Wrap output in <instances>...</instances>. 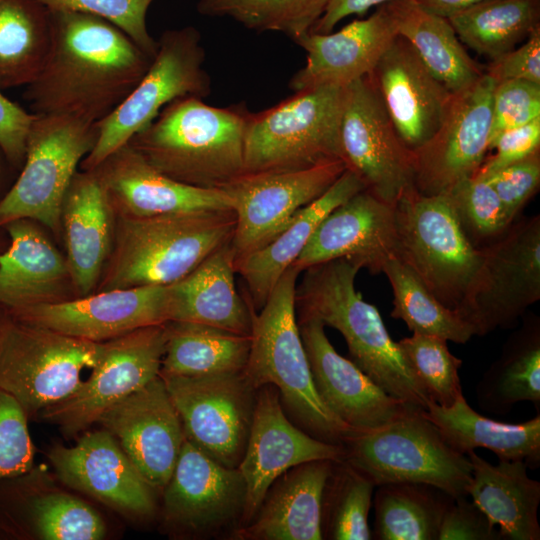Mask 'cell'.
I'll return each mask as SVG.
<instances>
[{"instance_id": "cell-1", "label": "cell", "mask_w": 540, "mask_h": 540, "mask_svg": "<svg viewBox=\"0 0 540 540\" xmlns=\"http://www.w3.org/2000/svg\"><path fill=\"white\" fill-rule=\"evenodd\" d=\"M51 21L47 57L23 97L33 114L98 123L125 100L153 58L100 17L51 11Z\"/></svg>"}, {"instance_id": "cell-2", "label": "cell", "mask_w": 540, "mask_h": 540, "mask_svg": "<svg viewBox=\"0 0 540 540\" xmlns=\"http://www.w3.org/2000/svg\"><path fill=\"white\" fill-rule=\"evenodd\" d=\"M361 266L340 258L305 269L296 286L299 316H311L338 330L350 360L386 393L425 410L432 402L398 342L389 335L378 309L355 289Z\"/></svg>"}, {"instance_id": "cell-3", "label": "cell", "mask_w": 540, "mask_h": 540, "mask_svg": "<svg viewBox=\"0 0 540 540\" xmlns=\"http://www.w3.org/2000/svg\"><path fill=\"white\" fill-rule=\"evenodd\" d=\"M249 111L187 96L167 104L128 142L150 165L191 186L224 189L244 174Z\"/></svg>"}, {"instance_id": "cell-4", "label": "cell", "mask_w": 540, "mask_h": 540, "mask_svg": "<svg viewBox=\"0 0 540 540\" xmlns=\"http://www.w3.org/2000/svg\"><path fill=\"white\" fill-rule=\"evenodd\" d=\"M233 210L116 217L111 254L94 292L169 285L231 242Z\"/></svg>"}, {"instance_id": "cell-5", "label": "cell", "mask_w": 540, "mask_h": 540, "mask_svg": "<svg viewBox=\"0 0 540 540\" xmlns=\"http://www.w3.org/2000/svg\"><path fill=\"white\" fill-rule=\"evenodd\" d=\"M301 272L291 265L254 314L244 373L258 389L273 385L290 420L311 436L341 445L353 430L322 402L314 386L296 318Z\"/></svg>"}, {"instance_id": "cell-6", "label": "cell", "mask_w": 540, "mask_h": 540, "mask_svg": "<svg viewBox=\"0 0 540 540\" xmlns=\"http://www.w3.org/2000/svg\"><path fill=\"white\" fill-rule=\"evenodd\" d=\"M341 445L343 459L375 486L418 483L453 498L468 496L472 477L469 458L446 442L422 410L410 407L382 426L353 431Z\"/></svg>"}, {"instance_id": "cell-7", "label": "cell", "mask_w": 540, "mask_h": 540, "mask_svg": "<svg viewBox=\"0 0 540 540\" xmlns=\"http://www.w3.org/2000/svg\"><path fill=\"white\" fill-rule=\"evenodd\" d=\"M344 88L299 92L258 113H249L244 174L292 171L344 160L340 127Z\"/></svg>"}, {"instance_id": "cell-8", "label": "cell", "mask_w": 540, "mask_h": 540, "mask_svg": "<svg viewBox=\"0 0 540 540\" xmlns=\"http://www.w3.org/2000/svg\"><path fill=\"white\" fill-rule=\"evenodd\" d=\"M394 213L396 258L440 303L461 315L481 250L467 238L448 196L423 195L411 186L394 205Z\"/></svg>"}, {"instance_id": "cell-9", "label": "cell", "mask_w": 540, "mask_h": 540, "mask_svg": "<svg viewBox=\"0 0 540 540\" xmlns=\"http://www.w3.org/2000/svg\"><path fill=\"white\" fill-rule=\"evenodd\" d=\"M103 342L75 338L23 322L0 311V389L11 395L27 416L72 395L92 369Z\"/></svg>"}, {"instance_id": "cell-10", "label": "cell", "mask_w": 540, "mask_h": 540, "mask_svg": "<svg viewBox=\"0 0 540 540\" xmlns=\"http://www.w3.org/2000/svg\"><path fill=\"white\" fill-rule=\"evenodd\" d=\"M97 136V123L67 115H36L24 163L0 200V228L29 219L59 234L65 194Z\"/></svg>"}, {"instance_id": "cell-11", "label": "cell", "mask_w": 540, "mask_h": 540, "mask_svg": "<svg viewBox=\"0 0 540 540\" xmlns=\"http://www.w3.org/2000/svg\"><path fill=\"white\" fill-rule=\"evenodd\" d=\"M157 43L156 55L142 79L112 113L97 123V140L82 160L81 170L95 168L127 144L172 101L187 96L203 99L211 93V80L203 67L205 50L195 27L166 30Z\"/></svg>"}, {"instance_id": "cell-12", "label": "cell", "mask_w": 540, "mask_h": 540, "mask_svg": "<svg viewBox=\"0 0 540 540\" xmlns=\"http://www.w3.org/2000/svg\"><path fill=\"white\" fill-rule=\"evenodd\" d=\"M480 250V265L461 315L475 335L483 336L512 327L540 299V216L512 222Z\"/></svg>"}, {"instance_id": "cell-13", "label": "cell", "mask_w": 540, "mask_h": 540, "mask_svg": "<svg viewBox=\"0 0 540 540\" xmlns=\"http://www.w3.org/2000/svg\"><path fill=\"white\" fill-rule=\"evenodd\" d=\"M160 377L178 411L185 438L218 463L238 468L257 397V388L244 371Z\"/></svg>"}, {"instance_id": "cell-14", "label": "cell", "mask_w": 540, "mask_h": 540, "mask_svg": "<svg viewBox=\"0 0 540 540\" xmlns=\"http://www.w3.org/2000/svg\"><path fill=\"white\" fill-rule=\"evenodd\" d=\"M340 137L347 168L378 199L394 206L414 186L413 153L368 76L344 87Z\"/></svg>"}, {"instance_id": "cell-15", "label": "cell", "mask_w": 540, "mask_h": 540, "mask_svg": "<svg viewBox=\"0 0 540 540\" xmlns=\"http://www.w3.org/2000/svg\"><path fill=\"white\" fill-rule=\"evenodd\" d=\"M165 341L164 323L103 342L89 377L72 395L40 415L67 436L88 428L106 409L159 376Z\"/></svg>"}, {"instance_id": "cell-16", "label": "cell", "mask_w": 540, "mask_h": 540, "mask_svg": "<svg viewBox=\"0 0 540 540\" xmlns=\"http://www.w3.org/2000/svg\"><path fill=\"white\" fill-rule=\"evenodd\" d=\"M347 169L343 160L309 168L243 174L223 190L233 200L235 261L267 245Z\"/></svg>"}, {"instance_id": "cell-17", "label": "cell", "mask_w": 540, "mask_h": 540, "mask_svg": "<svg viewBox=\"0 0 540 540\" xmlns=\"http://www.w3.org/2000/svg\"><path fill=\"white\" fill-rule=\"evenodd\" d=\"M246 485L238 468L226 467L186 438L163 489V520L175 534L215 537L239 528ZM231 535V536H232Z\"/></svg>"}, {"instance_id": "cell-18", "label": "cell", "mask_w": 540, "mask_h": 540, "mask_svg": "<svg viewBox=\"0 0 540 540\" xmlns=\"http://www.w3.org/2000/svg\"><path fill=\"white\" fill-rule=\"evenodd\" d=\"M494 86L484 73L470 87L453 93L440 127L412 151L418 192L443 194L478 172L489 150Z\"/></svg>"}, {"instance_id": "cell-19", "label": "cell", "mask_w": 540, "mask_h": 540, "mask_svg": "<svg viewBox=\"0 0 540 540\" xmlns=\"http://www.w3.org/2000/svg\"><path fill=\"white\" fill-rule=\"evenodd\" d=\"M343 456L342 445L321 441L290 420L276 387H259L245 452L238 466L246 485L239 528L253 519L269 487L288 469L312 460H341Z\"/></svg>"}, {"instance_id": "cell-20", "label": "cell", "mask_w": 540, "mask_h": 540, "mask_svg": "<svg viewBox=\"0 0 540 540\" xmlns=\"http://www.w3.org/2000/svg\"><path fill=\"white\" fill-rule=\"evenodd\" d=\"M169 285L93 292L8 315L75 338L105 342L143 327L168 322Z\"/></svg>"}, {"instance_id": "cell-21", "label": "cell", "mask_w": 540, "mask_h": 540, "mask_svg": "<svg viewBox=\"0 0 540 540\" xmlns=\"http://www.w3.org/2000/svg\"><path fill=\"white\" fill-rule=\"evenodd\" d=\"M97 422L115 437L147 483L163 490L185 434L160 375L106 409Z\"/></svg>"}, {"instance_id": "cell-22", "label": "cell", "mask_w": 540, "mask_h": 540, "mask_svg": "<svg viewBox=\"0 0 540 540\" xmlns=\"http://www.w3.org/2000/svg\"><path fill=\"white\" fill-rule=\"evenodd\" d=\"M89 171L119 218L233 210V200L225 190L178 182L155 169L128 143Z\"/></svg>"}, {"instance_id": "cell-23", "label": "cell", "mask_w": 540, "mask_h": 540, "mask_svg": "<svg viewBox=\"0 0 540 540\" xmlns=\"http://www.w3.org/2000/svg\"><path fill=\"white\" fill-rule=\"evenodd\" d=\"M297 322L319 397L353 431L382 426L411 407L341 356L327 338L322 321L299 316Z\"/></svg>"}, {"instance_id": "cell-24", "label": "cell", "mask_w": 540, "mask_h": 540, "mask_svg": "<svg viewBox=\"0 0 540 540\" xmlns=\"http://www.w3.org/2000/svg\"><path fill=\"white\" fill-rule=\"evenodd\" d=\"M405 145L414 151L440 127L451 93L397 35L368 75Z\"/></svg>"}, {"instance_id": "cell-25", "label": "cell", "mask_w": 540, "mask_h": 540, "mask_svg": "<svg viewBox=\"0 0 540 540\" xmlns=\"http://www.w3.org/2000/svg\"><path fill=\"white\" fill-rule=\"evenodd\" d=\"M48 458L67 486L127 514L154 512L153 488L106 429L85 434L71 447L54 446Z\"/></svg>"}, {"instance_id": "cell-26", "label": "cell", "mask_w": 540, "mask_h": 540, "mask_svg": "<svg viewBox=\"0 0 540 540\" xmlns=\"http://www.w3.org/2000/svg\"><path fill=\"white\" fill-rule=\"evenodd\" d=\"M396 253L394 206L364 189L320 223L292 265L302 273L311 266L345 258L378 274Z\"/></svg>"}, {"instance_id": "cell-27", "label": "cell", "mask_w": 540, "mask_h": 540, "mask_svg": "<svg viewBox=\"0 0 540 540\" xmlns=\"http://www.w3.org/2000/svg\"><path fill=\"white\" fill-rule=\"evenodd\" d=\"M397 35L387 4L337 32L305 33L293 39L306 52V63L292 76L289 88L293 92L317 87L344 88L368 76Z\"/></svg>"}, {"instance_id": "cell-28", "label": "cell", "mask_w": 540, "mask_h": 540, "mask_svg": "<svg viewBox=\"0 0 540 540\" xmlns=\"http://www.w3.org/2000/svg\"><path fill=\"white\" fill-rule=\"evenodd\" d=\"M3 228L10 244L0 252V311L11 314L76 297L65 256L35 221L19 219Z\"/></svg>"}, {"instance_id": "cell-29", "label": "cell", "mask_w": 540, "mask_h": 540, "mask_svg": "<svg viewBox=\"0 0 540 540\" xmlns=\"http://www.w3.org/2000/svg\"><path fill=\"white\" fill-rule=\"evenodd\" d=\"M116 216L92 171H77L61 210L66 262L76 297L93 293L111 254Z\"/></svg>"}, {"instance_id": "cell-30", "label": "cell", "mask_w": 540, "mask_h": 540, "mask_svg": "<svg viewBox=\"0 0 540 540\" xmlns=\"http://www.w3.org/2000/svg\"><path fill=\"white\" fill-rule=\"evenodd\" d=\"M320 459L288 469L269 487L255 516L232 538L321 540L322 499L333 463Z\"/></svg>"}, {"instance_id": "cell-31", "label": "cell", "mask_w": 540, "mask_h": 540, "mask_svg": "<svg viewBox=\"0 0 540 540\" xmlns=\"http://www.w3.org/2000/svg\"><path fill=\"white\" fill-rule=\"evenodd\" d=\"M231 242L169 285V321L200 323L250 336L254 308L237 290Z\"/></svg>"}, {"instance_id": "cell-32", "label": "cell", "mask_w": 540, "mask_h": 540, "mask_svg": "<svg viewBox=\"0 0 540 540\" xmlns=\"http://www.w3.org/2000/svg\"><path fill=\"white\" fill-rule=\"evenodd\" d=\"M365 189L350 169L316 200L304 207L273 240L235 261V270L244 280L253 308L265 304L271 291L301 254L320 223L338 206Z\"/></svg>"}, {"instance_id": "cell-33", "label": "cell", "mask_w": 540, "mask_h": 540, "mask_svg": "<svg viewBox=\"0 0 540 540\" xmlns=\"http://www.w3.org/2000/svg\"><path fill=\"white\" fill-rule=\"evenodd\" d=\"M472 467L468 495L504 540H539L540 482L527 474L523 460L498 459L494 465L474 450L466 453Z\"/></svg>"}, {"instance_id": "cell-34", "label": "cell", "mask_w": 540, "mask_h": 540, "mask_svg": "<svg viewBox=\"0 0 540 540\" xmlns=\"http://www.w3.org/2000/svg\"><path fill=\"white\" fill-rule=\"evenodd\" d=\"M422 413L461 454L485 448L498 459L523 460L532 469L540 465V413L522 423L499 422L478 414L464 396L450 407L431 402Z\"/></svg>"}, {"instance_id": "cell-35", "label": "cell", "mask_w": 540, "mask_h": 540, "mask_svg": "<svg viewBox=\"0 0 540 540\" xmlns=\"http://www.w3.org/2000/svg\"><path fill=\"white\" fill-rule=\"evenodd\" d=\"M397 34L413 47L433 75L451 92L474 84L485 72L467 53L447 18L413 0L386 3Z\"/></svg>"}, {"instance_id": "cell-36", "label": "cell", "mask_w": 540, "mask_h": 540, "mask_svg": "<svg viewBox=\"0 0 540 540\" xmlns=\"http://www.w3.org/2000/svg\"><path fill=\"white\" fill-rule=\"evenodd\" d=\"M165 333L162 377L239 372L246 366L248 335L187 321L166 322Z\"/></svg>"}, {"instance_id": "cell-37", "label": "cell", "mask_w": 540, "mask_h": 540, "mask_svg": "<svg viewBox=\"0 0 540 540\" xmlns=\"http://www.w3.org/2000/svg\"><path fill=\"white\" fill-rule=\"evenodd\" d=\"M478 406L504 415L519 402H531L540 412V327L536 319L525 321L503 347L501 356L476 385Z\"/></svg>"}, {"instance_id": "cell-38", "label": "cell", "mask_w": 540, "mask_h": 540, "mask_svg": "<svg viewBox=\"0 0 540 540\" xmlns=\"http://www.w3.org/2000/svg\"><path fill=\"white\" fill-rule=\"evenodd\" d=\"M52 36L51 11L38 0H0V89L29 85Z\"/></svg>"}, {"instance_id": "cell-39", "label": "cell", "mask_w": 540, "mask_h": 540, "mask_svg": "<svg viewBox=\"0 0 540 540\" xmlns=\"http://www.w3.org/2000/svg\"><path fill=\"white\" fill-rule=\"evenodd\" d=\"M447 19L462 44L491 61L540 27V0H485Z\"/></svg>"}, {"instance_id": "cell-40", "label": "cell", "mask_w": 540, "mask_h": 540, "mask_svg": "<svg viewBox=\"0 0 540 540\" xmlns=\"http://www.w3.org/2000/svg\"><path fill=\"white\" fill-rule=\"evenodd\" d=\"M376 487L372 538L437 540L443 514L453 497L436 487L418 483Z\"/></svg>"}, {"instance_id": "cell-41", "label": "cell", "mask_w": 540, "mask_h": 540, "mask_svg": "<svg viewBox=\"0 0 540 540\" xmlns=\"http://www.w3.org/2000/svg\"><path fill=\"white\" fill-rule=\"evenodd\" d=\"M393 291L391 317L402 320L412 333L433 335L465 344L475 335L473 326L457 311L444 306L419 277L397 258L382 268Z\"/></svg>"}, {"instance_id": "cell-42", "label": "cell", "mask_w": 540, "mask_h": 540, "mask_svg": "<svg viewBox=\"0 0 540 540\" xmlns=\"http://www.w3.org/2000/svg\"><path fill=\"white\" fill-rule=\"evenodd\" d=\"M375 484L344 459L333 463L321 513L323 539L370 540L368 516Z\"/></svg>"}, {"instance_id": "cell-43", "label": "cell", "mask_w": 540, "mask_h": 540, "mask_svg": "<svg viewBox=\"0 0 540 540\" xmlns=\"http://www.w3.org/2000/svg\"><path fill=\"white\" fill-rule=\"evenodd\" d=\"M330 0H199L205 16L229 17L257 32H281L292 40L311 31Z\"/></svg>"}, {"instance_id": "cell-44", "label": "cell", "mask_w": 540, "mask_h": 540, "mask_svg": "<svg viewBox=\"0 0 540 540\" xmlns=\"http://www.w3.org/2000/svg\"><path fill=\"white\" fill-rule=\"evenodd\" d=\"M447 340L413 333L398 341L404 356L432 402L450 407L463 397L459 369L462 360L454 356Z\"/></svg>"}, {"instance_id": "cell-45", "label": "cell", "mask_w": 540, "mask_h": 540, "mask_svg": "<svg viewBox=\"0 0 540 540\" xmlns=\"http://www.w3.org/2000/svg\"><path fill=\"white\" fill-rule=\"evenodd\" d=\"M464 233L476 248L490 244L511 225L490 183L477 174L445 193Z\"/></svg>"}, {"instance_id": "cell-46", "label": "cell", "mask_w": 540, "mask_h": 540, "mask_svg": "<svg viewBox=\"0 0 540 540\" xmlns=\"http://www.w3.org/2000/svg\"><path fill=\"white\" fill-rule=\"evenodd\" d=\"M50 11L86 13L105 19L125 32L154 58L158 43L150 35L146 15L154 0H38Z\"/></svg>"}, {"instance_id": "cell-47", "label": "cell", "mask_w": 540, "mask_h": 540, "mask_svg": "<svg viewBox=\"0 0 540 540\" xmlns=\"http://www.w3.org/2000/svg\"><path fill=\"white\" fill-rule=\"evenodd\" d=\"M28 416L21 405L0 389V482L28 474L34 462Z\"/></svg>"}, {"instance_id": "cell-48", "label": "cell", "mask_w": 540, "mask_h": 540, "mask_svg": "<svg viewBox=\"0 0 540 540\" xmlns=\"http://www.w3.org/2000/svg\"><path fill=\"white\" fill-rule=\"evenodd\" d=\"M540 117V84L526 80L495 83L491 104L489 150L503 132Z\"/></svg>"}, {"instance_id": "cell-49", "label": "cell", "mask_w": 540, "mask_h": 540, "mask_svg": "<svg viewBox=\"0 0 540 540\" xmlns=\"http://www.w3.org/2000/svg\"><path fill=\"white\" fill-rule=\"evenodd\" d=\"M484 178L495 190L507 218L514 222L539 188L540 149Z\"/></svg>"}, {"instance_id": "cell-50", "label": "cell", "mask_w": 540, "mask_h": 540, "mask_svg": "<svg viewBox=\"0 0 540 540\" xmlns=\"http://www.w3.org/2000/svg\"><path fill=\"white\" fill-rule=\"evenodd\" d=\"M495 527L467 496L457 497L445 509L437 540H503Z\"/></svg>"}, {"instance_id": "cell-51", "label": "cell", "mask_w": 540, "mask_h": 540, "mask_svg": "<svg viewBox=\"0 0 540 540\" xmlns=\"http://www.w3.org/2000/svg\"><path fill=\"white\" fill-rule=\"evenodd\" d=\"M495 154L485 159L476 173L486 177L540 149V117L503 132L494 141Z\"/></svg>"}, {"instance_id": "cell-52", "label": "cell", "mask_w": 540, "mask_h": 540, "mask_svg": "<svg viewBox=\"0 0 540 540\" xmlns=\"http://www.w3.org/2000/svg\"><path fill=\"white\" fill-rule=\"evenodd\" d=\"M484 72L495 83L504 80H526L540 84V27L520 47L491 60Z\"/></svg>"}, {"instance_id": "cell-53", "label": "cell", "mask_w": 540, "mask_h": 540, "mask_svg": "<svg viewBox=\"0 0 540 540\" xmlns=\"http://www.w3.org/2000/svg\"><path fill=\"white\" fill-rule=\"evenodd\" d=\"M35 117L0 89V147L17 170L24 163L27 137Z\"/></svg>"}, {"instance_id": "cell-54", "label": "cell", "mask_w": 540, "mask_h": 540, "mask_svg": "<svg viewBox=\"0 0 540 540\" xmlns=\"http://www.w3.org/2000/svg\"><path fill=\"white\" fill-rule=\"evenodd\" d=\"M402 0H330L323 15L310 32L327 34L344 18L364 15L370 8Z\"/></svg>"}, {"instance_id": "cell-55", "label": "cell", "mask_w": 540, "mask_h": 540, "mask_svg": "<svg viewBox=\"0 0 540 540\" xmlns=\"http://www.w3.org/2000/svg\"><path fill=\"white\" fill-rule=\"evenodd\" d=\"M429 12L449 18L450 16L485 0H413Z\"/></svg>"}, {"instance_id": "cell-56", "label": "cell", "mask_w": 540, "mask_h": 540, "mask_svg": "<svg viewBox=\"0 0 540 540\" xmlns=\"http://www.w3.org/2000/svg\"><path fill=\"white\" fill-rule=\"evenodd\" d=\"M9 169L16 168L10 163L0 147V200L10 188L9 186H6V172Z\"/></svg>"}]
</instances>
